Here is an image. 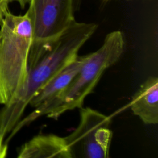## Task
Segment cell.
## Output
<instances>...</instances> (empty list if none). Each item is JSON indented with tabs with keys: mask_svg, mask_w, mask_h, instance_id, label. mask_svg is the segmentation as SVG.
Masks as SVG:
<instances>
[{
	"mask_svg": "<svg viewBox=\"0 0 158 158\" xmlns=\"http://www.w3.org/2000/svg\"><path fill=\"white\" fill-rule=\"evenodd\" d=\"M98 28L94 23L75 19L59 35L48 40L32 41L27 60V75L21 88L0 110V139H4L21 119L38 90L72 62L80 49Z\"/></svg>",
	"mask_w": 158,
	"mask_h": 158,
	"instance_id": "6da1fadb",
	"label": "cell"
},
{
	"mask_svg": "<svg viewBox=\"0 0 158 158\" xmlns=\"http://www.w3.org/2000/svg\"><path fill=\"white\" fill-rule=\"evenodd\" d=\"M125 47L123 33L116 30L107 34L102 46L89 56L69 85L50 101L36 107L20 119L7 136L10 140L23 127L46 115L57 119L64 112L82 107L85 98L93 92L104 72L120 58Z\"/></svg>",
	"mask_w": 158,
	"mask_h": 158,
	"instance_id": "7a4b0ae2",
	"label": "cell"
},
{
	"mask_svg": "<svg viewBox=\"0 0 158 158\" xmlns=\"http://www.w3.org/2000/svg\"><path fill=\"white\" fill-rule=\"evenodd\" d=\"M0 25V104L4 105L26 80L33 30L28 10L19 15L8 11Z\"/></svg>",
	"mask_w": 158,
	"mask_h": 158,
	"instance_id": "3957f363",
	"label": "cell"
},
{
	"mask_svg": "<svg viewBox=\"0 0 158 158\" xmlns=\"http://www.w3.org/2000/svg\"><path fill=\"white\" fill-rule=\"evenodd\" d=\"M111 118L90 107L80 108L78 127L65 136L72 158H107L112 138Z\"/></svg>",
	"mask_w": 158,
	"mask_h": 158,
	"instance_id": "277c9868",
	"label": "cell"
},
{
	"mask_svg": "<svg viewBox=\"0 0 158 158\" xmlns=\"http://www.w3.org/2000/svg\"><path fill=\"white\" fill-rule=\"evenodd\" d=\"M28 10L33 25V41L57 36L75 20L73 0H30Z\"/></svg>",
	"mask_w": 158,
	"mask_h": 158,
	"instance_id": "5b68a950",
	"label": "cell"
},
{
	"mask_svg": "<svg viewBox=\"0 0 158 158\" xmlns=\"http://www.w3.org/2000/svg\"><path fill=\"white\" fill-rule=\"evenodd\" d=\"M18 158H72L64 137L54 134L38 135L19 149Z\"/></svg>",
	"mask_w": 158,
	"mask_h": 158,
	"instance_id": "8992f818",
	"label": "cell"
},
{
	"mask_svg": "<svg viewBox=\"0 0 158 158\" xmlns=\"http://www.w3.org/2000/svg\"><path fill=\"white\" fill-rule=\"evenodd\" d=\"M88 56L89 54L83 56L78 55L38 90L29 104L35 108L56 97L69 85Z\"/></svg>",
	"mask_w": 158,
	"mask_h": 158,
	"instance_id": "52a82bcc",
	"label": "cell"
},
{
	"mask_svg": "<svg viewBox=\"0 0 158 158\" xmlns=\"http://www.w3.org/2000/svg\"><path fill=\"white\" fill-rule=\"evenodd\" d=\"M133 114L145 124L158 122V78L149 77L133 96L130 103Z\"/></svg>",
	"mask_w": 158,
	"mask_h": 158,
	"instance_id": "ba28073f",
	"label": "cell"
},
{
	"mask_svg": "<svg viewBox=\"0 0 158 158\" xmlns=\"http://www.w3.org/2000/svg\"><path fill=\"white\" fill-rule=\"evenodd\" d=\"M9 0H0V24L1 23L5 14L9 11L8 5Z\"/></svg>",
	"mask_w": 158,
	"mask_h": 158,
	"instance_id": "9c48e42d",
	"label": "cell"
},
{
	"mask_svg": "<svg viewBox=\"0 0 158 158\" xmlns=\"http://www.w3.org/2000/svg\"><path fill=\"white\" fill-rule=\"evenodd\" d=\"M7 153V144H5L0 139V158L6 157Z\"/></svg>",
	"mask_w": 158,
	"mask_h": 158,
	"instance_id": "30bf717a",
	"label": "cell"
},
{
	"mask_svg": "<svg viewBox=\"0 0 158 158\" xmlns=\"http://www.w3.org/2000/svg\"><path fill=\"white\" fill-rule=\"evenodd\" d=\"M30 1V0H9L10 2H11V1L17 2L22 9H23L27 4H29Z\"/></svg>",
	"mask_w": 158,
	"mask_h": 158,
	"instance_id": "8fae6325",
	"label": "cell"
}]
</instances>
